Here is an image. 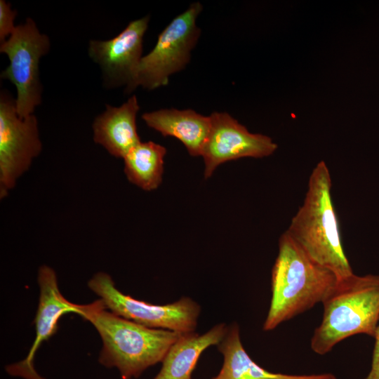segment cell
<instances>
[{"mask_svg": "<svg viewBox=\"0 0 379 379\" xmlns=\"http://www.w3.org/2000/svg\"><path fill=\"white\" fill-rule=\"evenodd\" d=\"M80 316L95 327L102 339L100 364L117 368L121 379L138 378L149 367L162 362L181 334L118 316L108 311L100 299L84 304Z\"/></svg>", "mask_w": 379, "mask_h": 379, "instance_id": "obj_1", "label": "cell"}, {"mask_svg": "<svg viewBox=\"0 0 379 379\" xmlns=\"http://www.w3.org/2000/svg\"><path fill=\"white\" fill-rule=\"evenodd\" d=\"M335 274L311 259L285 232L272 270V298L262 329L281 323L321 302L338 282Z\"/></svg>", "mask_w": 379, "mask_h": 379, "instance_id": "obj_2", "label": "cell"}, {"mask_svg": "<svg viewBox=\"0 0 379 379\" xmlns=\"http://www.w3.org/2000/svg\"><path fill=\"white\" fill-rule=\"evenodd\" d=\"M331 187L328 168L321 161L311 173L302 205L286 232L311 259L340 280L354 273L343 249Z\"/></svg>", "mask_w": 379, "mask_h": 379, "instance_id": "obj_3", "label": "cell"}, {"mask_svg": "<svg viewBox=\"0 0 379 379\" xmlns=\"http://www.w3.org/2000/svg\"><path fill=\"white\" fill-rule=\"evenodd\" d=\"M322 304V320L311 339L315 353L325 354L357 334L375 338L379 324V274H353L338 280Z\"/></svg>", "mask_w": 379, "mask_h": 379, "instance_id": "obj_4", "label": "cell"}, {"mask_svg": "<svg viewBox=\"0 0 379 379\" xmlns=\"http://www.w3.org/2000/svg\"><path fill=\"white\" fill-rule=\"evenodd\" d=\"M50 48L49 37L39 31L31 18L17 25L13 34L0 44V53L6 54L9 60L0 77L16 87V111L22 118L33 114L41 103L39 61Z\"/></svg>", "mask_w": 379, "mask_h": 379, "instance_id": "obj_5", "label": "cell"}, {"mask_svg": "<svg viewBox=\"0 0 379 379\" xmlns=\"http://www.w3.org/2000/svg\"><path fill=\"white\" fill-rule=\"evenodd\" d=\"M201 11L199 2L192 3L162 30L152 50L140 61L134 90L138 86L154 90L166 86L171 75L186 67L200 36L196 21Z\"/></svg>", "mask_w": 379, "mask_h": 379, "instance_id": "obj_6", "label": "cell"}, {"mask_svg": "<svg viewBox=\"0 0 379 379\" xmlns=\"http://www.w3.org/2000/svg\"><path fill=\"white\" fill-rule=\"evenodd\" d=\"M88 288L114 314L152 328L185 333L194 332L200 314L199 305L189 297L166 305H154L124 294L106 272L95 274Z\"/></svg>", "mask_w": 379, "mask_h": 379, "instance_id": "obj_7", "label": "cell"}, {"mask_svg": "<svg viewBox=\"0 0 379 379\" xmlns=\"http://www.w3.org/2000/svg\"><path fill=\"white\" fill-rule=\"evenodd\" d=\"M42 150L38 121L33 114L19 117L15 99L0 93V199L5 198L17 180Z\"/></svg>", "mask_w": 379, "mask_h": 379, "instance_id": "obj_8", "label": "cell"}, {"mask_svg": "<svg viewBox=\"0 0 379 379\" xmlns=\"http://www.w3.org/2000/svg\"><path fill=\"white\" fill-rule=\"evenodd\" d=\"M149 15L130 22L117 36L109 40H91L88 54L101 69L107 88L124 86V92L134 91L136 70L142 57L145 34Z\"/></svg>", "mask_w": 379, "mask_h": 379, "instance_id": "obj_9", "label": "cell"}, {"mask_svg": "<svg viewBox=\"0 0 379 379\" xmlns=\"http://www.w3.org/2000/svg\"><path fill=\"white\" fill-rule=\"evenodd\" d=\"M209 117L210 131L201 154L206 179L226 161L243 157L262 158L277 149L271 138L249 132L228 113L215 112Z\"/></svg>", "mask_w": 379, "mask_h": 379, "instance_id": "obj_10", "label": "cell"}, {"mask_svg": "<svg viewBox=\"0 0 379 379\" xmlns=\"http://www.w3.org/2000/svg\"><path fill=\"white\" fill-rule=\"evenodd\" d=\"M37 281L40 294L34 319L36 335L26 357L18 363L8 365L6 371L13 376L24 379H44L34 367V359L41 345L56 332L60 319L64 314L81 315L84 305L67 300L60 293L55 270L44 265L38 270Z\"/></svg>", "mask_w": 379, "mask_h": 379, "instance_id": "obj_11", "label": "cell"}, {"mask_svg": "<svg viewBox=\"0 0 379 379\" xmlns=\"http://www.w3.org/2000/svg\"><path fill=\"white\" fill-rule=\"evenodd\" d=\"M140 109L133 95L119 107L106 105L92 125L93 140L113 157L124 158L140 139L137 131L136 116Z\"/></svg>", "mask_w": 379, "mask_h": 379, "instance_id": "obj_12", "label": "cell"}, {"mask_svg": "<svg viewBox=\"0 0 379 379\" xmlns=\"http://www.w3.org/2000/svg\"><path fill=\"white\" fill-rule=\"evenodd\" d=\"M142 119L163 136L179 140L193 157L201 156L210 128V117L191 109H161L145 112Z\"/></svg>", "mask_w": 379, "mask_h": 379, "instance_id": "obj_13", "label": "cell"}, {"mask_svg": "<svg viewBox=\"0 0 379 379\" xmlns=\"http://www.w3.org/2000/svg\"><path fill=\"white\" fill-rule=\"evenodd\" d=\"M223 355L219 373L211 379H336L329 373L312 375H289L270 372L260 366L245 350L240 337L239 325L233 323L218 345Z\"/></svg>", "mask_w": 379, "mask_h": 379, "instance_id": "obj_14", "label": "cell"}, {"mask_svg": "<svg viewBox=\"0 0 379 379\" xmlns=\"http://www.w3.org/2000/svg\"><path fill=\"white\" fill-rule=\"evenodd\" d=\"M223 323L199 335L195 331L181 333L164 357L162 366L153 379H192V373L202 352L218 345L227 331Z\"/></svg>", "mask_w": 379, "mask_h": 379, "instance_id": "obj_15", "label": "cell"}, {"mask_svg": "<svg viewBox=\"0 0 379 379\" xmlns=\"http://www.w3.org/2000/svg\"><path fill=\"white\" fill-rule=\"evenodd\" d=\"M166 152V147L152 141L135 145L123 158L128 181L146 191L157 189L162 180Z\"/></svg>", "mask_w": 379, "mask_h": 379, "instance_id": "obj_16", "label": "cell"}, {"mask_svg": "<svg viewBox=\"0 0 379 379\" xmlns=\"http://www.w3.org/2000/svg\"><path fill=\"white\" fill-rule=\"evenodd\" d=\"M15 10L12 9L9 2L0 0V44L6 41L14 32Z\"/></svg>", "mask_w": 379, "mask_h": 379, "instance_id": "obj_17", "label": "cell"}, {"mask_svg": "<svg viewBox=\"0 0 379 379\" xmlns=\"http://www.w3.org/2000/svg\"><path fill=\"white\" fill-rule=\"evenodd\" d=\"M375 345L369 373L364 379H379V324L375 335Z\"/></svg>", "mask_w": 379, "mask_h": 379, "instance_id": "obj_18", "label": "cell"}]
</instances>
